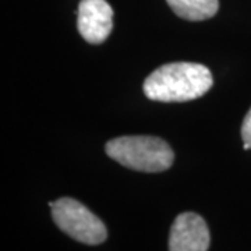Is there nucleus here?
Returning a JSON list of instances; mask_svg holds the SVG:
<instances>
[{"label":"nucleus","instance_id":"nucleus-1","mask_svg":"<svg viewBox=\"0 0 251 251\" xmlns=\"http://www.w3.org/2000/svg\"><path fill=\"white\" fill-rule=\"evenodd\" d=\"M214 84L209 69L198 63L163 64L144 81L147 98L156 102H187L205 95Z\"/></svg>","mask_w":251,"mask_h":251},{"label":"nucleus","instance_id":"nucleus-2","mask_svg":"<svg viewBox=\"0 0 251 251\" xmlns=\"http://www.w3.org/2000/svg\"><path fill=\"white\" fill-rule=\"evenodd\" d=\"M105 151L120 165L145 173L168 171L175 161L171 145L153 135L117 137L106 144Z\"/></svg>","mask_w":251,"mask_h":251},{"label":"nucleus","instance_id":"nucleus-3","mask_svg":"<svg viewBox=\"0 0 251 251\" xmlns=\"http://www.w3.org/2000/svg\"><path fill=\"white\" fill-rule=\"evenodd\" d=\"M49 206L52 208L54 224L74 240L88 246H97L106 240L105 224L77 200L63 197L50 202Z\"/></svg>","mask_w":251,"mask_h":251},{"label":"nucleus","instance_id":"nucleus-4","mask_svg":"<svg viewBox=\"0 0 251 251\" xmlns=\"http://www.w3.org/2000/svg\"><path fill=\"white\" fill-rule=\"evenodd\" d=\"M77 28L81 36L92 45L108 39L113 28V10L106 0H81Z\"/></svg>","mask_w":251,"mask_h":251},{"label":"nucleus","instance_id":"nucleus-5","mask_svg":"<svg viewBox=\"0 0 251 251\" xmlns=\"http://www.w3.org/2000/svg\"><path fill=\"white\" fill-rule=\"evenodd\" d=\"M209 243V229L201 216L184 212L175 219L169 236V251H208Z\"/></svg>","mask_w":251,"mask_h":251},{"label":"nucleus","instance_id":"nucleus-6","mask_svg":"<svg viewBox=\"0 0 251 251\" xmlns=\"http://www.w3.org/2000/svg\"><path fill=\"white\" fill-rule=\"evenodd\" d=\"M173 13L187 21H202L214 17L219 0H166Z\"/></svg>","mask_w":251,"mask_h":251},{"label":"nucleus","instance_id":"nucleus-7","mask_svg":"<svg viewBox=\"0 0 251 251\" xmlns=\"http://www.w3.org/2000/svg\"><path fill=\"white\" fill-rule=\"evenodd\" d=\"M242 138L244 143V150H251V109L247 112V115L243 120L242 126Z\"/></svg>","mask_w":251,"mask_h":251}]
</instances>
